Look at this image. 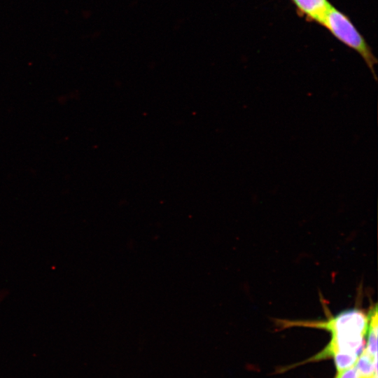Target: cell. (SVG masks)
Returning <instances> with one entry per match:
<instances>
[{
	"label": "cell",
	"instance_id": "obj_1",
	"mask_svg": "<svg viewBox=\"0 0 378 378\" xmlns=\"http://www.w3.org/2000/svg\"><path fill=\"white\" fill-rule=\"evenodd\" d=\"M370 316L368 312L354 308L328 317L325 321H308L307 326L330 333L328 344L300 364L332 358L337 371L354 365L364 348Z\"/></svg>",
	"mask_w": 378,
	"mask_h": 378
},
{
	"label": "cell",
	"instance_id": "obj_2",
	"mask_svg": "<svg viewBox=\"0 0 378 378\" xmlns=\"http://www.w3.org/2000/svg\"><path fill=\"white\" fill-rule=\"evenodd\" d=\"M320 24L326 27L337 40L357 52L365 62L374 79L377 80L374 69L377 59L365 38L346 15L331 5Z\"/></svg>",
	"mask_w": 378,
	"mask_h": 378
},
{
	"label": "cell",
	"instance_id": "obj_3",
	"mask_svg": "<svg viewBox=\"0 0 378 378\" xmlns=\"http://www.w3.org/2000/svg\"><path fill=\"white\" fill-rule=\"evenodd\" d=\"M301 17L309 22L321 23L325 13L332 5L328 0H290Z\"/></svg>",
	"mask_w": 378,
	"mask_h": 378
},
{
	"label": "cell",
	"instance_id": "obj_4",
	"mask_svg": "<svg viewBox=\"0 0 378 378\" xmlns=\"http://www.w3.org/2000/svg\"><path fill=\"white\" fill-rule=\"evenodd\" d=\"M364 349L372 358L377 359V308H372L369 327L365 338Z\"/></svg>",
	"mask_w": 378,
	"mask_h": 378
},
{
	"label": "cell",
	"instance_id": "obj_5",
	"mask_svg": "<svg viewBox=\"0 0 378 378\" xmlns=\"http://www.w3.org/2000/svg\"><path fill=\"white\" fill-rule=\"evenodd\" d=\"M335 378H360L355 364L346 369L337 371Z\"/></svg>",
	"mask_w": 378,
	"mask_h": 378
},
{
	"label": "cell",
	"instance_id": "obj_6",
	"mask_svg": "<svg viewBox=\"0 0 378 378\" xmlns=\"http://www.w3.org/2000/svg\"><path fill=\"white\" fill-rule=\"evenodd\" d=\"M372 378H377V375H374V376L372 377Z\"/></svg>",
	"mask_w": 378,
	"mask_h": 378
}]
</instances>
